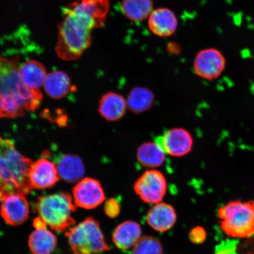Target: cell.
<instances>
[{
  "label": "cell",
  "instance_id": "cell-1",
  "mask_svg": "<svg viewBox=\"0 0 254 254\" xmlns=\"http://www.w3.org/2000/svg\"><path fill=\"white\" fill-rule=\"evenodd\" d=\"M18 58L0 55V119L23 117L36 110L42 101L40 90H31L22 81Z\"/></svg>",
  "mask_w": 254,
  "mask_h": 254
},
{
  "label": "cell",
  "instance_id": "cell-2",
  "mask_svg": "<svg viewBox=\"0 0 254 254\" xmlns=\"http://www.w3.org/2000/svg\"><path fill=\"white\" fill-rule=\"evenodd\" d=\"M33 163L10 141L0 137V201L12 195L25 196L31 191L29 172Z\"/></svg>",
  "mask_w": 254,
  "mask_h": 254
},
{
  "label": "cell",
  "instance_id": "cell-3",
  "mask_svg": "<svg viewBox=\"0 0 254 254\" xmlns=\"http://www.w3.org/2000/svg\"><path fill=\"white\" fill-rule=\"evenodd\" d=\"M64 19L60 24L56 51L64 61L77 60L91 44V31L94 27L88 19L74 13L65 8Z\"/></svg>",
  "mask_w": 254,
  "mask_h": 254
},
{
  "label": "cell",
  "instance_id": "cell-4",
  "mask_svg": "<svg viewBox=\"0 0 254 254\" xmlns=\"http://www.w3.org/2000/svg\"><path fill=\"white\" fill-rule=\"evenodd\" d=\"M77 206L67 192L41 196L35 203V208L39 217L52 229L57 231H65L75 224L72 215Z\"/></svg>",
  "mask_w": 254,
  "mask_h": 254
},
{
  "label": "cell",
  "instance_id": "cell-5",
  "mask_svg": "<svg viewBox=\"0 0 254 254\" xmlns=\"http://www.w3.org/2000/svg\"><path fill=\"white\" fill-rule=\"evenodd\" d=\"M221 228L227 236L249 238L254 234V202L231 201L218 211Z\"/></svg>",
  "mask_w": 254,
  "mask_h": 254
},
{
  "label": "cell",
  "instance_id": "cell-6",
  "mask_svg": "<svg viewBox=\"0 0 254 254\" xmlns=\"http://www.w3.org/2000/svg\"><path fill=\"white\" fill-rule=\"evenodd\" d=\"M72 254H94L109 250L98 222L88 217L66 232Z\"/></svg>",
  "mask_w": 254,
  "mask_h": 254
},
{
  "label": "cell",
  "instance_id": "cell-7",
  "mask_svg": "<svg viewBox=\"0 0 254 254\" xmlns=\"http://www.w3.org/2000/svg\"><path fill=\"white\" fill-rule=\"evenodd\" d=\"M134 190L142 201L156 204L163 201L167 190L166 177L161 171L149 169L134 184Z\"/></svg>",
  "mask_w": 254,
  "mask_h": 254
},
{
  "label": "cell",
  "instance_id": "cell-8",
  "mask_svg": "<svg viewBox=\"0 0 254 254\" xmlns=\"http://www.w3.org/2000/svg\"><path fill=\"white\" fill-rule=\"evenodd\" d=\"M155 141L166 155L173 157H183L192 150L193 139L185 128L175 127L168 129L158 136Z\"/></svg>",
  "mask_w": 254,
  "mask_h": 254
},
{
  "label": "cell",
  "instance_id": "cell-9",
  "mask_svg": "<svg viewBox=\"0 0 254 254\" xmlns=\"http://www.w3.org/2000/svg\"><path fill=\"white\" fill-rule=\"evenodd\" d=\"M225 67L226 60L224 56L213 48L200 51L193 60V72L205 80L213 81L220 77Z\"/></svg>",
  "mask_w": 254,
  "mask_h": 254
},
{
  "label": "cell",
  "instance_id": "cell-10",
  "mask_svg": "<svg viewBox=\"0 0 254 254\" xmlns=\"http://www.w3.org/2000/svg\"><path fill=\"white\" fill-rule=\"evenodd\" d=\"M75 204L82 208H96L105 200L103 187L98 180L85 178L75 186L72 190Z\"/></svg>",
  "mask_w": 254,
  "mask_h": 254
},
{
  "label": "cell",
  "instance_id": "cell-11",
  "mask_svg": "<svg viewBox=\"0 0 254 254\" xmlns=\"http://www.w3.org/2000/svg\"><path fill=\"white\" fill-rule=\"evenodd\" d=\"M60 179L56 165L46 158H41L32 164L29 179L32 188L44 190L51 188Z\"/></svg>",
  "mask_w": 254,
  "mask_h": 254
},
{
  "label": "cell",
  "instance_id": "cell-12",
  "mask_svg": "<svg viewBox=\"0 0 254 254\" xmlns=\"http://www.w3.org/2000/svg\"><path fill=\"white\" fill-rule=\"evenodd\" d=\"M1 213L8 224L17 226L23 224L29 217V204L23 195L9 196L2 201Z\"/></svg>",
  "mask_w": 254,
  "mask_h": 254
},
{
  "label": "cell",
  "instance_id": "cell-13",
  "mask_svg": "<svg viewBox=\"0 0 254 254\" xmlns=\"http://www.w3.org/2000/svg\"><path fill=\"white\" fill-rule=\"evenodd\" d=\"M179 21L176 14L167 8H159L152 11L148 18L149 29L159 37L172 36L178 28Z\"/></svg>",
  "mask_w": 254,
  "mask_h": 254
},
{
  "label": "cell",
  "instance_id": "cell-14",
  "mask_svg": "<svg viewBox=\"0 0 254 254\" xmlns=\"http://www.w3.org/2000/svg\"><path fill=\"white\" fill-rule=\"evenodd\" d=\"M128 109L126 98L116 92L104 94L99 101L98 112L107 122H117L122 119Z\"/></svg>",
  "mask_w": 254,
  "mask_h": 254
},
{
  "label": "cell",
  "instance_id": "cell-15",
  "mask_svg": "<svg viewBox=\"0 0 254 254\" xmlns=\"http://www.w3.org/2000/svg\"><path fill=\"white\" fill-rule=\"evenodd\" d=\"M147 221L154 230L166 232L170 230L176 223V212L172 206L161 202L155 204L149 211Z\"/></svg>",
  "mask_w": 254,
  "mask_h": 254
},
{
  "label": "cell",
  "instance_id": "cell-16",
  "mask_svg": "<svg viewBox=\"0 0 254 254\" xmlns=\"http://www.w3.org/2000/svg\"><path fill=\"white\" fill-rule=\"evenodd\" d=\"M142 230L138 223L129 221L123 222L114 231L113 241L119 249L126 250L134 247L141 238Z\"/></svg>",
  "mask_w": 254,
  "mask_h": 254
},
{
  "label": "cell",
  "instance_id": "cell-17",
  "mask_svg": "<svg viewBox=\"0 0 254 254\" xmlns=\"http://www.w3.org/2000/svg\"><path fill=\"white\" fill-rule=\"evenodd\" d=\"M56 167L59 177L69 183L78 182L85 173L83 163L76 155H63L57 161Z\"/></svg>",
  "mask_w": 254,
  "mask_h": 254
},
{
  "label": "cell",
  "instance_id": "cell-18",
  "mask_svg": "<svg viewBox=\"0 0 254 254\" xmlns=\"http://www.w3.org/2000/svg\"><path fill=\"white\" fill-rule=\"evenodd\" d=\"M166 155L156 142L148 141L139 146L136 157L141 166L155 169L164 164Z\"/></svg>",
  "mask_w": 254,
  "mask_h": 254
},
{
  "label": "cell",
  "instance_id": "cell-19",
  "mask_svg": "<svg viewBox=\"0 0 254 254\" xmlns=\"http://www.w3.org/2000/svg\"><path fill=\"white\" fill-rule=\"evenodd\" d=\"M20 74L25 86L33 90H39L47 77L45 67L35 60L24 63L20 67Z\"/></svg>",
  "mask_w": 254,
  "mask_h": 254
},
{
  "label": "cell",
  "instance_id": "cell-20",
  "mask_svg": "<svg viewBox=\"0 0 254 254\" xmlns=\"http://www.w3.org/2000/svg\"><path fill=\"white\" fill-rule=\"evenodd\" d=\"M43 86L51 98L58 100L65 97L71 90V79L64 72L56 71L47 75Z\"/></svg>",
  "mask_w": 254,
  "mask_h": 254
},
{
  "label": "cell",
  "instance_id": "cell-21",
  "mask_svg": "<svg viewBox=\"0 0 254 254\" xmlns=\"http://www.w3.org/2000/svg\"><path fill=\"white\" fill-rule=\"evenodd\" d=\"M75 4L94 21L97 28L102 27L110 9L109 0H78Z\"/></svg>",
  "mask_w": 254,
  "mask_h": 254
},
{
  "label": "cell",
  "instance_id": "cell-22",
  "mask_svg": "<svg viewBox=\"0 0 254 254\" xmlns=\"http://www.w3.org/2000/svg\"><path fill=\"white\" fill-rule=\"evenodd\" d=\"M57 238L47 228L36 230L28 240V246L33 254H51L56 249Z\"/></svg>",
  "mask_w": 254,
  "mask_h": 254
},
{
  "label": "cell",
  "instance_id": "cell-23",
  "mask_svg": "<svg viewBox=\"0 0 254 254\" xmlns=\"http://www.w3.org/2000/svg\"><path fill=\"white\" fill-rule=\"evenodd\" d=\"M154 101V94L145 87L133 88L127 98L128 109L135 114H141L150 110Z\"/></svg>",
  "mask_w": 254,
  "mask_h": 254
},
{
  "label": "cell",
  "instance_id": "cell-24",
  "mask_svg": "<svg viewBox=\"0 0 254 254\" xmlns=\"http://www.w3.org/2000/svg\"><path fill=\"white\" fill-rule=\"evenodd\" d=\"M152 0H123L122 10L128 20L140 22L148 18L153 9Z\"/></svg>",
  "mask_w": 254,
  "mask_h": 254
},
{
  "label": "cell",
  "instance_id": "cell-25",
  "mask_svg": "<svg viewBox=\"0 0 254 254\" xmlns=\"http://www.w3.org/2000/svg\"><path fill=\"white\" fill-rule=\"evenodd\" d=\"M161 244L156 238L150 236L140 238L133 247L132 254H163Z\"/></svg>",
  "mask_w": 254,
  "mask_h": 254
},
{
  "label": "cell",
  "instance_id": "cell-26",
  "mask_svg": "<svg viewBox=\"0 0 254 254\" xmlns=\"http://www.w3.org/2000/svg\"><path fill=\"white\" fill-rule=\"evenodd\" d=\"M104 211L110 218H115L120 212L119 203L116 199L111 198L106 202L104 206Z\"/></svg>",
  "mask_w": 254,
  "mask_h": 254
},
{
  "label": "cell",
  "instance_id": "cell-27",
  "mask_svg": "<svg viewBox=\"0 0 254 254\" xmlns=\"http://www.w3.org/2000/svg\"><path fill=\"white\" fill-rule=\"evenodd\" d=\"M236 246V241H224L216 248L215 254H237Z\"/></svg>",
  "mask_w": 254,
  "mask_h": 254
},
{
  "label": "cell",
  "instance_id": "cell-28",
  "mask_svg": "<svg viewBox=\"0 0 254 254\" xmlns=\"http://www.w3.org/2000/svg\"><path fill=\"white\" fill-rule=\"evenodd\" d=\"M206 234L201 227H196L190 233V237L193 243L201 244L205 240Z\"/></svg>",
  "mask_w": 254,
  "mask_h": 254
},
{
  "label": "cell",
  "instance_id": "cell-29",
  "mask_svg": "<svg viewBox=\"0 0 254 254\" xmlns=\"http://www.w3.org/2000/svg\"><path fill=\"white\" fill-rule=\"evenodd\" d=\"M33 226L36 230L43 229L47 226V224L40 217H37L33 221Z\"/></svg>",
  "mask_w": 254,
  "mask_h": 254
},
{
  "label": "cell",
  "instance_id": "cell-30",
  "mask_svg": "<svg viewBox=\"0 0 254 254\" xmlns=\"http://www.w3.org/2000/svg\"><path fill=\"white\" fill-rule=\"evenodd\" d=\"M246 254H254V249L250 250Z\"/></svg>",
  "mask_w": 254,
  "mask_h": 254
}]
</instances>
